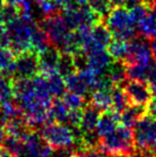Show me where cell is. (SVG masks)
<instances>
[{
  "instance_id": "obj_1",
  "label": "cell",
  "mask_w": 156,
  "mask_h": 157,
  "mask_svg": "<svg viewBox=\"0 0 156 157\" xmlns=\"http://www.w3.org/2000/svg\"><path fill=\"white\" fill-rule=\"evenodd\" d=\"M135 149L134 132L131 128L119 125L117 129L109 136L101 139L98 150L107 156L123 157L129 156Z\"/></svg>"
},
{
  "instance_id": "obj_2",
  "label": "cell",
  "mask_w": 156,
  "mask_h": 157,
  "mask_svg": "<svg viewBox=\"0 0 156 157\" xmlns=\"http://www.w3.org/2000/svg\"><path fill=\"white\" fill-rule=\"evenodd\" d=\"M77 128L70 127L64 123L48 122L43 125L40 130L42 138L52 149H70L76 144L81 135L76 134Z\"/></svg>"
},
{
  "instance_id": "obj_3",
  "label": "cell",
  "mask_w": 156,
  "mask_h": 157,
  "mask_svg": "<svg viewBox=\"0 0 156 157\" xmlns=\"http://www.w3.org/2000/svg\"><path fill=\"white\" fill-rule=\"evenodd\" d=\"M134 21L126 6H115L106 17V26L112 33L113 37L124 41L135 39Z\"/></svg>"
},
{
  "instance_id": "obj_4",
  "label": "cell",
  "mask_w": 156,
  "mask_h": 157,
  "mask_svg": "<svg viewBox=\"0 0 156 157\" xmlns=\"http://www.w3.org/2000/svg\"><path fill=\"white\" fill-rule=\"evenodd\" d=\"M34 25V23H29L21 17L6 25L10 36L11 48L16 55L32 50L31 36Z\"/></svg>"
},
{
  "instance_id": "obj_5",
  "label": "cell",
  "mask_w": 156,
  "mask_h": 157,
  "mask_svg": "<svg viewBox=\"0 0 156 157\" xmlns=\"http://www.w3.org/2000/svg\"><path fill=\"white\" fill-rule=\"evenodd\" d=\"M61 16L67 28L73 31L81 26H94L95 24L103 21L90 6H77L74 2L63 9Z\"/></svg>"
},
{
  "instance_id": "obj_6",
  "label": "cell",
  "mask_w": 156,
  "mask_h": 157,
  "mask_svg": "<svg viewBox=\"0 0 156 157\" xmlns=\"http://www.w3.org/2000/svg\"><path fill=\"white\" fill-rule=\"evenodd\" d=\"M134 130L135 145L149 152L156 145V119L146 113L137 122Z\"/></svg>"
},
{
  "instance_id": "obj_7",
  "label": "cell",
  "mask_w": 156,
  "mask_h": 157,
  "mask_svg": "<svg viewBox=\"0 0 156 157\" xmlns=\"http://www.w3.org/2000/svg\"><path fill=\"white\" fill-rule=\"evenodd\" d=\"M39 27L42 28L49 37L51 44H54L56 47H59L64 40V37L69 34L71 30L67 28L63 21L60 13L58 14L47 16L38 24Z\"/></svg>"
},
{
  "instance_id": "obj_8",
  "label": "cell",
  "mask_w": 156,
  "mask_h": 157,
  "mask_svg": "<svg viewBox=\"0 0 156 157\" xmlns=\"http://www.w3.org/2000/svg\"><path fill=\"white\" fill-rule=\"evenodd\" d=\"M21 140L24 142L23 157H51L54 149L34 129L29 130Z\"/></svg>"
},
{
  "instance_id": "obj_9",
  "label": "cell",
  "mask_w": 156,
  "mask_h": 157,
  "mask_svg": "<svg viewBox=\"0 0 156 157\" xmlns=\"http://www.w3.org/2000/svg\"><path fill=\"white\" fill-rule=\"evenodd\" d=\"M152 52L148 42L141 37H135L128 43V50L122 61L125 65L131 64H152Z\"/></svg>"
},
{
  "instance_id": "obj_10",
  "label": "cell",
  "mask_w": 156,
  "mask_h": 157,
  "mask_svg": "<svg viewBox=\"0 0 156 157\" xmlns=\"http://www.w3.org/2000/svg\"><path fill=\"white\" fill-rule=\"evenodd\" d=\"M123 89L127 95L129 105L148 107L150 101H152L153 94L146 81L129 80L125 83Z\"/></svg>"
},
{
  "instance_id": "obj_11",
  "label": "cell",
  "mask_w": 156,
  "mask_h": 157,
  "mask_svg": "<svg viewBox=\"0 0 156 157\" xmlns=\"http://www.w3.org/2000/svg\"><path fill=\"white\" fill-rule=\"evenodd\" d=\"M40 73L39 54L33 50L17 55L16 74L14 77L18 78H33Z\"/></svg>"
},
{
  "instance_id": "obj_12",
  "label": "cell",
  "mask_w": 156,
  "mask_h": 157,
  "mask_svg": "<svg viewBox=\"0 0 156 157\" xmlns=\"http://www.w3.org/2000/svg\"><path fill=\"white\" fill-rule=\"evenodd\" d=\"M86 55V60H87V66L90 71L96 74L97 76H103L106 74L108 68L112 64L113 60L106 49H95Z\"/></svg>"
},
{
  "instance_id": "obj_13",
  "label": "cell",
  "mask_w": 156,
  "mask_h": 157,
  "mask_svg": "<svg viewBox=\"0 0 156 157\" xmlns=\"http://www.w3.org/2000/svg\"><path fill=\"white\" fill-rule=\"evenodd\" d=\"M61 55L62 52L55 45H51L47 50L40 54V74L44 75L45 77H49L54 74H59L58 67Z\"/></svg>"
},
{
  "instance_id": "obj_14",
  "label": "cell",
  "mask_w": 156,
  "mask_h": 157,
  "mask_svg": "<svg viewBox=\"0 0 156 157\" xmlns=\"http://www.w3.org/2000/svg\"><path fill=\"white\" fill-rule=\"evenodd\" d=\"M112 39V33L103 21L95 24L94 26H92V42L87 52L95 49H106V47H108Z\"/></svg>"
},
{
  "instance_id": "obj_15",
  "label": "cell",
  "mask_w": 156,
  "mask_h": 157,
  "mask_svg": "<svg viewBox=\"0 0 156 157\" xmlns=\"http://www.w3.org/2000/svg\"><path fill=\"white\" fill-rule=\"evenodd\" d=\"M120 114L121 113H118L113 110L105 111L103 114H101V118L98 120L95 129L98 138H105L117 129V127L120 124Z\"/></svg>"
},
{
  "instance_id": "obj_16",
  "label": "cell",
  "mask_w": 156,
  "mask_h": 157,
  "mask_svg": "<svg viewBox=\"0 0 156 157\" xmlns=\"http://www.w3.org/2000/svg\"><path fill=\"white\" fill-rule=\"evenodd\" d=\"M101 118V110L92 106L91 104L86 106L82 109V118H81L79 129L82 134L94 132L97 126L98 120Z\"/></svg>"
},
{
  "instance_id": "obj_17",
  "label": "cell",
  "mask_w": 156,
  "mask_h": 157,
  "mask_svg": "<svg viewBox=\"0 0 156 157\" xmlns=\"http://www.w3.org/2000/svg\"><path fill=\"white\" fill-rule=\"evenodd\" d=\"M148 113L146 107L143 106L129 105L122 113L120 114V124L125 127L133 128L135 127L137 122L143 116Z\"/></svg>"
},
{
  "instance_id": "obj_18",
  "label": "cell",
  "mask_w": 156,
  "mask_h": 157,
  "mask_svg": "<svg viewBox=\"0 0 156 157\" xmlns=\"http://www.w3.org/2000/svg\"><path fill=\"white\" fill-rule=\"evenodd\" d=\"M16 58L17 55L12 48L0 49V74L8 77H14L16 74Z\"/></svg>"
},
{
  "instance_id": "obj_19",
  "label": "cell",
  "mask_w": 156,
  "mask_h": 157,
  "mask_svg": "<svg viewBox=\"0 0 156 157\" xmlns=\"http://www.w3.org/2000/svg\"><path fill=\"white\" fill-rule=\"evenodd\" d=\"M112 89L95 90L90 95V104L101 111H109L112 109Z\"/></svg>"
},
{
  "instance_id": "obj_20",
  "label": "cell",
  "mask_w": 156,
  "mask_h": 157,
  "mask_svg": "<svg viewBox=\"0 0 156 157\" xmlns=\"http://www.w3.org/2000/svg\"><path fill=\"white\" fill-rule=\"evenodd\" d=\"M138 32L143 39H156V6L151 8L146 16L138 24Z\"/></svg>"
},
{
  "instance_id": "obj_21",
  "label": "cell",
  "mask_w": 156,
  "mask_h": 157,
  "mask_svg": "<svg viewBox=\"0 0 156 157\" xmlns=\"http://www.w3.org/2000/svg\"><path fill=\"white\" fill-rule=\"evenodd\" d=\"M50 46H51V42H50L47 33L44 31L42 28H40L38 24H36L31 36L32 50L40 55L45 52V50H47Z\"/></svg>"
},
{
  "instance_id": "obj_22",
  "label": "cell",
  "mask_w": 156,
  "mask_h": 157,
  "mask_svg": "<svg viewBox=\"0 0 156 157\" xmlns=\"http://www.w3.org/2000/svg\"><path fill=\"white\" fill-rule=\"evenodd\" d=\"M69 113H70V109L65 105L63 99H61L60 97H56L55 99H52V103L49 108V116L51 122H58V123L67 122Z\"/></svg>"
},
{
  "instance_id": "obj_23",
  "label": "cell",
  "mask_w": 156,
  "mask_h": 157,
  "mask_svg": "<svg viewBox=\"0 0 156 157\" xmlns=\"http://www.w3.org/2000/svg\"><path fill=\"white\" fill-rule=\"evenodd\" d=\"M64 81H65V86H67V89H69L70 92L79 94L83 97L89 93L90 90L88 88L87 83L81 78V76L79 75L77 71L67 75V76H65Z\"/></svg>"
},
{
  "instance_id": "obj_24",
  "label": "cell",
  "mask_w": 156,
  "mask_h": 157,
  "mask_svg": "<svg viewBox=\"0 0 156 157\" xmlns=\"http://www.w3.org/2000/svg\"><path fill=\"white\" fill-rule=\"evenodd\" d=\"M125 66H126V78L128 80L146 82L152 64H131Z\"/></svg>"
},
{
  "instance_id": "obj_25",
  "label": "cell",
  "mask_w": 156,
  "mask_h": 157,
  "mask_svg": "<svg viewBox=\"0 0 156 157\" xmlns=\"http://www.w3.org/2000/svg\"><path fill=\"white\" fill-rule=\"evenodd\" d=\"M128 43L129 42L124 40L116 39L113 37L112 41L108 45V52L111 56V58L115 61H123L127 55L128 50Z\"/></svg>"
},
{
  "instance_id": "obj_26",
  "label": "cell",
  "mask_w": 156,
  "mask_h": 157,
  "mask_svg": "<svg viewBox=\"0 0 156 157\" xmlns=\"http://www.w3.org/2000/svg\"><path fill=\"white\" fill-rule=\"evenodd\" d=\"M112 109L118 113H122L129 106V101L127 95L122 87L112 88Z\"/></svg>"
},
{
  "instance_id": "obj_27",
  "label": "cell",
  "mask_w": 156,
  "mask_h": 157,
  "mask_svg": "<svg viewBox=\"0 0 156 157\" xmlns=\"http://www.w3.org/2000/svg\"><path fill=\"white\" fill-rule=\"evenodd\" d=\"M48 85H49V90L52 96L55 97H61L65 93V86L64 78L60 74H54L51 76L47 77Z\"/></svg>"
},
{
  "instance_id": "obj_28",
  "label": "cell",
  "mask_w": 156,
  "mask_h": 157,
  "mask_svg": "<svg viewBox=\"0 0 156 157\" xmlns=\"http://www.w3.org/2000/svg\"><path fill=\"white\" fill-rule=\"evenodd\" d=\"M89 6L102 21L104 18L106 19L113 8L110 0H90Z\"/></svg>"
},
{
  "instance_id": "obj_29",
  "label": "cell",
  "mask_w": 156,
  "mask_h": 157,
  "mask_svg": "<svg viewBox=\"0 0 156 157\" xmlns=\"http://www.w3.org/2000/svg\"><path fill=\"white\" fill-rule=\"evenodd\" d=\"M2 147L6 149L14 157H23L24 154V142L18 138L12 136H6Z\"/></svg>"
},
{
  "instance_id": "obj_30",
  "label": "cell",
  "mask_w": 156,
  "mask_h": 157,
  "mask_svg": "<svg viewBox=\"0 0 156 157\" xmlns=\"http://www.w3.org/2000/svg\"><path fill=\"white\" fill-rule=\"evenodd\" d=\"M76 65L74 62V57L72 55L67 54H62L61 55L60 62H59V67L58 72L61 76L64 78L65 76L72 74V73L76 72Z\"/></svg>"
},
{
  "instance_id": "obj_31",
  "label": "cell",
  "mask_w": 156,
  "mask_h": 157,
  "mask_svg": "<svg viewBox=\"0 0 156 157\" xmlns=\"http://www.w3.org/2000/svg\"><path fill=\"white\" fill-rule=\"evenodd\" d=\"M62 99L70 110H80L85 108V98L79 94L67 92V93H64Z\"/></svg>"
},
{
  "instance_id": "obj_32",
  "label": "cell",
  "mask_w": 156,
  "mask_h": 157,
  "mask_svg": "<svg viewBox=\"0 0 156 157\" xmlns=\"http://www.w3.org/2000/svg\"><path fill=\"white\" fill-rule=\"evenodd\" d=\"M13 98L12 78L0 74V103Z\"/></svg>"
},
{
  "instance_id": "obj_33",
  "label": "cell",
  "mask_w": 156,
  "mask_h": 157,
  "mask_svg": "<svg viewBox=\"0 0 156 157\" xmlns=\"http://www.w3.org/2000/svg\"><path fill=\"white\" fill-rule=\"evenodd\" d=\"M149 11H150V6L144 1H141L140 3L131 6V8L129 9V14H131V19H133L134 24L138 25V24L146 16Z\"/></svg>"
},
{
  "instance_id": "obj_34",
  "label": "cell",
  "mask_w": 156,
  "mask_h": 157,
  "mask_svg": "<svg viewBox=\"0 0 156 157\" xmlns=\"http://www.w3.org/2000/svg\"><path fill=\"white\" fill-rule=\"evenodd\" d=\"M82 118V109L80 110H70L67 123L73 128H79Z\"/></svg>"
},
{
  "instance_id": "obj_35",
  "label": "cell",
  "mask_w": 156,
  "mask_h": 157,
  "mask_svg": "<svg viewBox=\"0 0 156 157\" xmlns=\"http://www.w3.org/2000/svg\"><path fill=\"white\" fill-rule=\"evenodd\" d=\"M9 47H11V41L6 26L4 24H0V49Z\"/></svg>"
},
{
  "instance_id": "obj_36",
  "label": "cell",
  "mask_w": 156,
  "mask_h": 157,
  "mask_svg": "<svg viewBox=\"0 0 156 157\" xmlns=\"http://www.w3.org/2000/svg\"><path fill=\"white\" fill-rule=\"evenodd\" d=\"M148 85L150 87V90L152 92L153 96L156 97V62H154L151 66L150 74L148 77Z\"/></svg>"
},
{
  "instance_id": "obj_37",
  "label": "cell",
  "mask_w": 156,
  "mask_h": 157,
  "mask_svg": "<svg viewBox=\"0 0 156 157\" xmlns=\"http://www.w3.org/2000/svg\"><path fill=\"white\" fill-rule=\"evenodd\" d=\"M78 153L71 149H56L51 154V157H76Z\"/></svg>"
},
{
  "instance_id": "obj_38",
  "label": "cell",
  "mask_w": 156,
  "mask_h": 157,
  "mask_svg": "<svg viewBox=\"0 0 156 157\" xmlns=\"http://www.w3.org/2000/svg\"><path fill=\"white\" fill-rule=\"evenodd\" d=\"M146 110H148V114H150L151 117L156 119V97L150 101V104L146 107Z\"/></svg>"
},
{
  "instance_id": "obj_39",
  "label": "cell",
  "mask_w": 156,
  "mask_h": 157,
  "mask_svg": "<svg viewBox=\"0 0 156 157\" xmlns=\"http://www.w3.org/2000/svg\"><path fill=\"white\" fill-rule=\"evenodd\" d=\"M55 2H56L57 4H58V6L60 9H64L67 8L69 4L72 3V0H54Z\"/></svg>"
},
{
  "instance_id": "obj_40",
  "label": "cell",
  "mask_w": 156,
  "mask_h": 157,
  "mask_svg": "<svg viewBox=\"0 0 156 157\" xmlns=\"http://www.w3.org/2000/svg\"><path fill=\"white\" fill-rule=\"evenodd\" d=\"M142 0H125V6L126 8H131V6H136V4H138V3H140Z\"/></svg>"
},
{
  "instance_id": "obj_41",
  "label": "cell",
  "mask_w": 156,
  "mask_h": 157,
  "mask_svg": "<svg viewBox=\"0 0 156 157\" xmlns=\"http://www.w3.org/2000/svg\"><path fill=\"white\" fill-rule=\"evenodd\" d=\"M0 157H14V156H13L8 150L2 147H0Z\"/></svg>"
},
{
  "instance_id": "obj_42",
  "label": "cell",
  "mask_w": 156,
  "mask_h": 157,
  "mask_svg": "<svg viewBox=\"0 0 156 157\" xmlns=\"http://www.w3.org/2000/svg\"><path fill=\"white\" fill-rule=\"evenodd\" d=\"M6 137V130H4L3 127H0V147H2L3 145V141Z\"/></svg>"
},
{
  "instance_id": "obj_43",
  "label": "cell",
  "mask_w": 156,
  "mask_h": 157,
  "mask_svg": "<svg viewBox=\"0 0 156 157\" xmlns=\"http://www.w3.org/2000/svg\"><path fill=\"white\" fill-rule=\"evenodd\" d=\"M151 52H152V57L156 61V39H154L151 43Z\"/></svg>"
},
{
  "instance_id": "obj_44",
  "label": "cell",
  "mask_w": 156,
  "mask_h": 157,
  "mask_svg": "<svg viewBox=\"0 0 156 157\" xmlns=\"http://www.w3.org/2000/svg\"><path fill=\"white\" fill-rule=\"evenodd\" d=\"M112 6H122L123 4H125V0H110Z\"/></svg>"
},
{
  "instance_id": "obj_45",
  "label": "cell",
  "mask_w": 156,
  "mask_h": 157,
  "mask_svg": "<svg viewBox=\"0 0 156 157\" xmlns=\"http://www.w3.org/2000/svg\"><path fill=\"white\" fill-rule=\"evenodd\" d=\"M24 0H6V4H13V6H19Z\"/></svg>"
},
{
  "instance_id": "obj_46",
  "label": "cell",
  "mask_w": 156,
  "mask_h": 157,
  "mask_svg": "<svg viewBox=\"0 0 156 157\" xmlns=\"http://www.w3.org/2000/svg\"><path fill=\"white\" fill-rule=\"evenodd\" d=\"M72 1H74V3L77 6H87L90 0H72Z\"/></svg>"
},
{
  "instance_id": "obj_47",
  "label": "cell",
  "mask_w": 156,
  "mask_h": 157,
  "mask_svg": "<svg viewBox=\"0 0 156 157\" xmlns=\"http://www.w3.org/2000/svg\"><path fill=\"white\" fill-rule=\"evenodd\" d=\"M148 153H150L151 157H156V145H155L154 147H153L152 150H151V151H149Z\"/></svg>"
},
{
  "instance_id": "obj_48",
  "label": "cell",
  "mask_w": 156,
  "mask_h": 157,
  "mask_svg": "<svg viewBox=\"0 0 156 157\" xmlns=\"http://www.w3.org/2000/svg\"><path fill=\"white\" fill-rule=\"evenodd\" d=\"M6 0H0V10H1L2 8H3L4 6H6Z\"/></svg>"
}]
</instances>
